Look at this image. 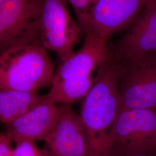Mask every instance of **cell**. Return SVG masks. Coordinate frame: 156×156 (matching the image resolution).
Here are the masks:
<instances>
[{
    "mask_svg": "<svg viewBox=\"0 0 156 156\" xmlns=\"http://www.w3.org/2000/svg\"><path fill=\"white\" fill-rule=\"evenodd\" d=\"M121 68L110 57L98 69L94 84L83 98L79 116L90 156H103L109 147V134L120 108Z\"/></svg>",
    "mask_w": 156,
    "mask_h": 156,
    "instance_id": "6da1fadb",
    "label": "cell"
},
{
    "mask_svg": "<svg viewBox=\"0 0 156 156\" xmlns=\"http://www.w3.org/2000/svg\"><path fill=\"white\" fill-rule=\"evenodd\" d=\"M55 75L48 50L41 45H17L1 51L0 90L38 93L51 85Z\"/></svg>",
    "mask_w": 156,
    "mask_h": 156,
    "instance_id": "7a4b0ae2",
    "label": "cell"
},
{
    "mask_svg": "<svg viewBox=\"0 0 156 156\" xmlns=\"http://www.w3.org/2000/svg\"><path fill=\"white\" fill-rule=\"evenodd\" d=\"M66 0H37L36 23L40 45L55 52L61 62L74 53L83 33L71 16Z\"/></svg>",
    "mask_w": 156,
    "mask_h": 156,
    "instance_id": "3957f363",
    "label": "cell"
},
{
    "mask_svg": "<svg viewBox=\"0 0 156 156\" xmlns=\"http://www.w3.org/2000/svg\"><path fill=\"white\" fill-rule=\"evenodd\" d=\"M119 65V111L139 109L156 112V53Z\"/></svg>",
    "mask_w": 156,
    "mask_h": 156,
    "instance_id": "277c9868",
    "label": "cell"
},
{
    "mask_svg": "<svg viewBox=\"0 0 156 156\" xmlns=\"http://www.w3.org/2000/svg\"><path fill=\"white\" fill-rule=\"evenodd\" d=\"M112 145L133 151L156 153V112L120 111L109 134V147Z\"/></svg>",
    "mask_w": 156,
    "mask_h": 156,
    "instance_id": "5b68a950",
    "label": "cell"
},
{
    "mask_svg": "<svg viewBox=\"0 0 156 156\" xmlns=\"http://www.w3.org/2000/svg\"><path fill=\"white\" fill-rule=\"evenodd\" d=\"M37 0H0V50L17 45L39 44Z\"/></svg>",
    "mask_w": 156,
    "mask_h": 156,
    "instance_id": "8992f818",
    "label": "cell"
},
{
    "mask_svg": "<svg viewBox=\"0 0 156 156\" xmlns=\"http://www.w3.org/2000/svg\"><path fill=\"white\" fill-rule=\"evenodd\" d=\"M111 48V58L123 65L156 53V0H147L133 28Z\"/></svg>",
    "mask_w": 156,
    "mask_h": 156,
    "instance_id": "52a82bcc",
    "label": "cell"
},
{
    "mask_svg": "<svg viewBox=\"0 0 156 156\" xmlns=\"http://www.w3.org/2000/svg\"><path fill=\"white\" fill-rule=\"evenodd\" d=\"M146 1L97 0L84 33L110 38L137 20Z\"/></svg>",
    "mask_w": 156,
    "mask_h": 156,
    "instance_id": "ba28073f",
    "label": "cell"
},
{
    "mask_svg": "<svg viewBox=\"0 0 156 156\" xmlns=\"http://www.w3.org/2000/svg\"><path fill=\"white\" fill-rule=\"evenodd\" d=\"M86 35L82 46L62 62L55 72L53 80L83 78L93 75L111 57L109 38L94 34Z\"/></svg>",
    "mask_w": 156,
    "mask_h": 156,
    "instance_id": "9c48e42d",
    "label": "cell"
},
{
    "mask_svg": "<svg viewBox=\"0 0 156 156\" xmlns=\"http://www.w3.org/2000/svg\"><path fill=\"white\" fill-rule=\"evenodd\" d=\"M46 156H90L79 115L65 105L56 127L45 141Z\"/></svg>",
    "mask_w": 156,
    "mask_h": 156,
    "instance_id": "30bf717a",
    "label": "cell"
},
{
    "mask_svg": "<svg viewBox=\"0 0 156 156\" xmlns=\"http://www.w3.org/2000/svg\"><path fill=\"white\" fill-rule=\"evenodd\" d=\"M65 105L45 99L38 106L7 125L5 132L17 144L23 140L44 141L56 127Z\"/></svg>",
    "mask_w": 156,
    "mask_h": 156,
    "instance_id": "8fae6325",
    "label": "cell"
},
{
    "mask_svg": "<svg viewBox=\"0 0 156 156\" xmlns=\"http://www.w3.org/2000/svg\"><path fill=\"white\" fill-rule=\"evenodd\" d=\"M45 100V95L15 90L0 91V120L7 125Z\"/></svg>",
    "mask_w": 156,
    "mask_h": 156,
    "instance_id": "7c38bea8",
    "label": "cell"
},
{
    "mask_svg": "<svg viewBox=\"0 0 156 156\" xmlns=\"http://www.w3.org/2000/svg\"><path fill=\"white\" fill-rule=\"evenodd\" d=\"M95 81L93 75L83 78L53 80L45 99L58 105H72L89 93Z\"/></svg>",
    "mask_w": 156,
    "mask_h": 156,
    "instance_id": "4fadbf2b",
    "label": "cell"
},
{
    "mask_svg": "<svg viewBox=\"0 0 156 156\" xmlns=\"http://www.w3.org/2000/svg\"><path fill=\"white\" fill-rule=\"evenodd\" d=\"M97 0H66L73 7L78 19V23L83 31L89 20L93 8Z\"/></svg>",
    "mask_w": 156,
    "mask_h": 156,
    "instance_id": "5bb4252c",
    "label": "cell"
},
{
    "mask_svg": "<svg viewBox=\"0 0 156 156\" xmlns=\"http://www.w3.org/2000/svg\"><path fill=\"white\" fill-rule=\"evenodd\" d=\"M13 156H46L45 149H41L33 140H23L16 144Z\"/></svg>",
    "mask_w": 156,
    "mask_h": 156,
    "instance_id": "9a60e30c",
    "label": "cell"
},
{
    "mask_svg": "<svg viewBox=\"0 0 156 156\" xmlns=\"http://www.w3.org/2000/svg\"><path fill=\"white\" fill-rule=\"evenodd\" d=\"M103 156H156V153L133 151L119 145H112Z\"/></svg>",
    "mask_w": 156,
    "mask_h": 156,
    "instance_id": "2e32d148",
    "label": "cell"
},
{
    "mask_svg": "<svg viewBox=\"0 0 156 156\" xmlns=\"http://www.w3.org/2000/svg\"><path fill=\"white\" fill-rule=\"evenodd\" d=\"M13 140L2 132L0 134V156H13L14 148L12 146Z\"/></svg>",
    "mask_w": 156,
    "mask_h": 156,
    "instance_id": "e0dca14e",
    "label": "cell"
}]
</instances>
